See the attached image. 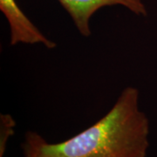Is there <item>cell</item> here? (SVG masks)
Returning <instances> with one entry per match:
<instances>
[{"instance_id":"cell-4","label":"cell","mask_w":157,"mask_h":157,"mask_svg":"<svg viewBox=\"0 0 157 157\" xmlns=\"http://www.w3.org/2000/svg\"><path fill=\"white\" fill-rule=\"evenodd\" d=\"M15 121L10 114L0 115V157L4 156L8 138L13 135Z\"/></svg>"},{"instance_id":"cell-3","label":"cell","mask_w":157,"mask_h":157,"mask_svg":"<svg viewBox=\"0 0 157 157\" xmlns=\"http://www.w3.org/2000/svg\"><path fill=\"white\" fill-rule=\"evenodd\" d=\"M0 11L8 21L11 45L41 44L48 49L56 47V43L42 33L23 12L16 0H0Z\"/></svg>"},{"instance_id":"cell-2","label":"cell","mask_w":157,"mask_h":157,"mask_svg":"<svg viewBox=\"0 0 157 157\" xmlns=\"http://www.w3.org/2000/svg\"><path fill=\"white\" fill-rule=\"evenodd\" d=\"M71 17L78 33L83 37L91 35L90 20L99 10L107 6L125 7L136 16H147L142 0H58Z\"/></svg>"},{"instance_id":"cell-1","label":"cell","mask_w":157,"mask_h":157,"mask_svg":"<svg viewBox=\"0 0 157 157\" xmlns=\"http://www.w3.org/2000/svg\"><path fill=\"white\" fill-rule=\"evenodd\" d=\"M139 97L136 87L127 86L101 120L61 142L49 143L29 131L22 143L24 157H146L149 121Z\"/></svg>"}]
</instances>
